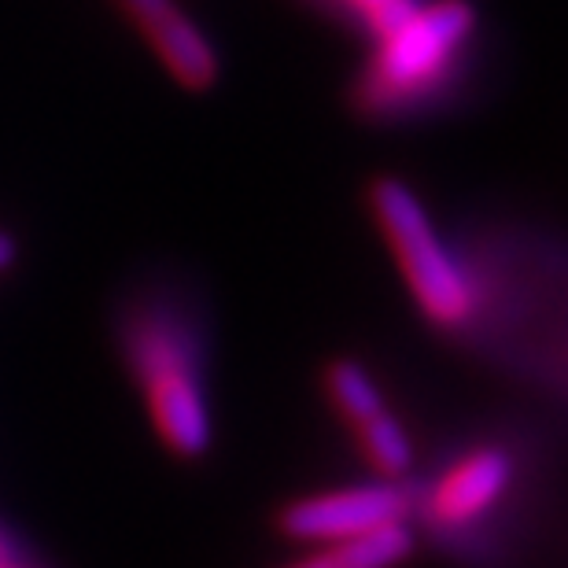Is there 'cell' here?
Segmentation results:
<instances>
[{
  "instance_id": "obj_2",
  "label": "cell",
  "mask_w": 568,
  "mask_h": 568,
  "mask_svg": "<svg viewBox=\"0 0 568 568\" xmlns=\"http://www.w3.org/2000/svg\"><path fill=\"white\" fill-rule=\"evenodd\" d=\"M462 281L450 351L536 406L565 403L568 258L554 225L517 211H476L443 225Z\"/></svg>"
},
{
  "instance_id": "obj_13",
  "label": "cell",
  "mask_w": 568,
  "mask_h": 568,
  "mask_svg": "<svg viewBox=\"0 0 568 568\" xmlns=\"http://www.w3.org/2000/svg\"><path fill=\"white\" fill-rule=\"evenodd\" d=\"M0 568H52V565H44L38 554H30V558H0Z\"/></svg>"
},
{
  "instance_id": "obj_4",
  "label": "cell",
  "mask_w": 568,
  "mask_h": 568,
  "mask_svg": "<svg viewBox=\"0 0 568 568\" xmlns=\"http://www.w3.org/2000/svg\"><path fill=\"white\" fill-rule=\"evenodd\" d=\"M476 38V11L465 0H417L388 33L373 38L351 82V111L373 126H403L443 108L462 85Z\"/></svg>"
},
{
  "instance_id": "obj_5",
  "label": "cell",
  "mask_w": 568,
  "mask_h": 568,
  "mask_svg": "<svg viewBox=\"0 0 568 568\" xmlns=\"http://www.w3.org/2000/svg\"><path fill=\"white\" fill-rule=\"evenodd\" d=\"M366 207L373 214L392 263L399 266L403 288L410 295L417 317L432 336L454 344L462 328V281L450 244L436 214L428 211L410 181L399 174H377L366 185Z\"/></svg>"
},
{
  "instance_id": "obj_3",
  "label": "cell",
  "mask_w": 568,
  "mask_h": 568,
  "mask_svg": "<svg viewBox=\"0 0 568 568\" xmlns=\"http://www.w3.org/2000/svg\"><path fill=\"white\" fill-rule=\"evenodd\" d=\"M111 347L133 384L155 439L178 462L214 450V317L178 270H148L111 303Z\"/></svg>"
},
{
  "instance_id": "obj_10",
  "label": "cell",
  "mask_w": 568,
  "mask_h": 568,
  "mask_svg": "<svg viewBox=\"0 0 568 568\" xmlns=\"http://www.w3.org/2000/svg\"><path fill=\"white\" fill-rule=\"evenodd\" d=\"M314 4L328 8L336 19H344L347 27L362 30L373 41L381 33H388L399 19L410 16L417 0H314Z\"/></svg>"
},
{
  "instance_id": "obj_8",
  "label": "cell",
  "mask_w": 568,
  "mask_h": 568,
  "mask_svg": "<svg viewBox=\"0 0 568 568\" xmlns=\"http://www.w3.org/2000/svg\"><path fill=\"white\" fill-rule=\"evenodd\" d=\"M133 27L141 30L148 49L163 63V71L189 93H207L219 82V52L203 38L178 0H119Z\"/></svg>"
},
{
  "instance_id": "obj_11",
  "label": "cell",
  "mask_w": 568,
  "mask_h": 568,
  "mask_svg": "<svg viewBox=\"0 0 568 568\" xmlns=\"http://www.w3.org/2000/svg\"><path fill=\"white\" fill-rule=\"evenodd\" d=\"M19 258H22V244H19V236L4 230L0 225V281L11 277L19 270Z\"/></svg>"
},
{
  "instance_id": "obj_1",
  "label": "cell",
  "mask_w": 568,
  "mask_h": 568,
  "mask_svg": "<svg viewBox=\"0 0 568 568\" xmlns=\"http://www.w3.org/2000/svg\"><path fill=\"white\" fill-rule=\"evenodd\" d=\"M554 414H487L417 454L406 476L417 550L447 568H536L558 520Z\"/></svg>"
},
{
  "instance_id": "obj_6",
  "label": "cell",
  "mask_w": 568,
  "mask_h": 568,
  "mask_svg": "<svg viewBox=\"0 0 568 568\" xmlns=\"http://www.w3.org/2000/svg\"><path fill=\"white\" fill-rule=\"evenodd\" d=\"M322 395L333 414L351 432L355 447L366 462L369 476L381 480H406L417 465V443L403 417L384 399L381 384L358 358H328L322 366Z\"/></svg>"
},
{
  "instance_id": "obj_9",
  "label": "cell",
  "mask_w": 568,
  "mask_h": 568,
  "mask_svg": "<svg viewBox=\"0 0 568 568\" xmlns=\"http://www.w3.org/2000/svg\"><path fill=\"white\" fill-rule=\"evenodd\" d=\"M417 539L410 525H388L381 531L336 542H314L311 554L284 568H406L417 558Z\"/></svg>"
},
{
  "instance_id": "obj_7",
  "label": "cell",
  "mask_w": 568,
  "mask_h": 568,
  "mask_svg": "<svg viewBox=\"0 0 568 568\" xmlns=\"http://www.w3.org/2000/svg\"><path fill=\"white\" fill-rule=\"evenodd\" d=\"M410 491L406 480H381L369 476L362 484L322 487V491L295 495L277 506L274 528L292 542H336L381 531L388 525H406Z\"/></svg>"
},
{
  "instance_id": "obj_12",
  "label": "cell",
  "mask_w": 568,
  "mask_h": 568,
  "mask_svg": "<svg viewBox=\"0 0 568 568\" xmlns=\"http://www.w3.org/2000/svg\"><path fill=\"white\" fill-rule=\"evenodd\" d=\"M30 554H38V550H33L8 520H0V558H30Z\"/></svg>"
}]
</instances>
